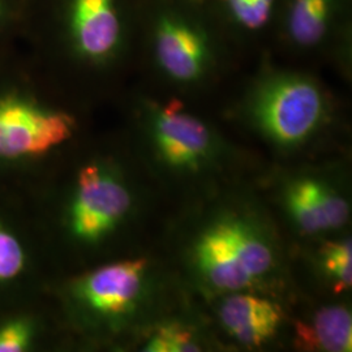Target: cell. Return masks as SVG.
Returning <instances> with one entry per match:
<instances>
[{
	"instance_id": "cell-5",
	"label": "cell",
	"mask_w": 352,
	"mask_h": 352,
	"mask_svg": "<svg viewBox=\"0 0 352 352\" xmlns=\"http://www.w3.org/2000/svg\"><path fill=\"white\" fill-rule=\"evenodd\" d=\"M135 204L133 190L118 170L102 162L84 164L67 214L69 232L84 244L101 243L126 223Z\"/></svg>"
},
{
	"instance_id": "cell-2",
	"label": "cell",
	"mask_w": 352,
	"mask_h": 352,
	"mask_svg": "<svg viewBox=\"0 0 352 352\" xmlns=\"http://www.w3.org/2000/svg\"><path fill=\"white\" fill-rule=\"evenodd\" d=\"M77 308L106 327H149L162 298V282L148 257L102 265L77 278L71 286Z\"/></svg>"
},
{
	"instance_id": "cell-7",
	"label": "cell",
	"mask_w": 352,
	"mask_h": 352,
	"mask_svg": "<svg viewBox=\"0 0 352 352\" xmlns=\"http://www.w3.org/2000/svg\"><path fill=\"white\" fill-rule=\"evenodd\" d=\"M75 120L19 96L0 97V158L45 155L72 138Z\"/></svg>"
},
{
	"instance_id": "cell-6",
	"label": "cell",
	"mask_w": 352,
	"mask_h": 352,
	"mask_svg": "<svg viewBox=\"0 0 352 352\" xmlns=\"http://www.w3.org/2000/svg\"><path fill=\"white\" fill-rule=\"evenodd\" d=\"M278 200L289 226L302 238L333 236L350 222L347 190L321 171H299L285 177Z\"/></svg>"
},
{
	"instance_id": "cell-18",
	"label": "cell",
	"mask_w": 352,
	"mask_h": 352,
	"mask_svg": "<svg viewBox=\"0 0 352 352\" xmlns=\"http://www.w3.org/2000/svg\"><path fill=\"white\" fill-rule=\"evenodd\" d=\"M3 1L0 0V21H1V17H3Z\"/></svg>"
},
{
	"instance_id": "cell-3",
	"label": "cell",
	"mask_w": 352,
	"mask_h": 352,
	"mask_svg": "<svg viewBox=\"0 0 352 352\" xmlns=\"http://www.w3.org/2000/svg\"><path fill=\"white\" fill-rule=\"evenodd\" d=\"M248 113L256 132L273 148H305L327 124V97L314 80L279 74L261 81L252 94Z\"/></svg>"
},
{
	"instance_id": "cell-12",
	"label": "cell",
	"mask_w": 352,
	"mask_h": 352,
	"mask_svg": "<svg viewBox=\"0 0 352 352\" xmlns=\"http://www.w3.org/2000/svg\"><path fill=\"white\" fill-rule=\"evenodd\" d=\"M141 351L197 352L208 347L201 327L183 317L157 318L142 331Z\"/></svg>"
},
{
	"instance_id": "cell-10",
	"label": "cell",
	"mask_w": 352,
	"mask_h": 352,
	"mask_svg": "<svg viewBox=\"0 0 352 352\" xmlns=\"http://www.w3.org/2000/svg\"><path fill=\"white\" fill-rule=\"evenodd\" d=\"M69 28L76 51L87 60L104 62L119 47L122 26L115 0H72Z\"/></svg>"
},
{
	"instance_id": "cell-4",
	"label": "cell",
	"mask_w": 352,
	"mask_h": 352,
	"mask_svg": "<svg viewBox=\"0 0 352 352\" xmlns=\"http://www.w3.org/2000/svg\"><path fill=\"white\" fill-rule=\"evenodd\" d=\"M146 151L162 173L177 179H201L222 170L228 148L182 102L151 104L145 124Z\"/></svg>"
},
{
	"instance_id": "cell-11",
	"label": "cell",
	"mask_w": 352,
	"mask_h": 352,
	"mask_svg": "<svg viewBox=\"0 0 352 352\" xmlns=\"http://www.w3.org/2000/svg\"><path fill=\"white\" fill-rule=\"evenodd\" d=\"M294 343L302 351L350 352L352 315L346 304H331L294 324Z\"/></svg>"
},
{
	"instance_id": "cell-14",
	"label": "cell",
	"mask_w": 352,
	"mask_h": 352,
	"mask_svg": "<svg viewBox=\"0 0 352 352\" xmlns=\"http://www.w3.org/2000/svg\"><path fill=\"white\" fill-rule=\"evenodd\" d=\"M331 0H295L289 13V29L292 39L311 46L327 32Z\"/></svg>"
},
{
	"instance_id": "cell-16",
	"label": "cell",
	"mask_w": 352,
	"mask_h": 352,
	"mask_svg": "<svg viewBox=\"0 0 352 352\" xmlns=\"http://www.w3.org/2000/svg\"><path fill=\"white\" fill-rule=\"evenodd\" d=\"M234 19L248 29L266 24L274 0H226Z\"/></svg>"
},
{
	"instance_id": "cell-13",
	"label": "cell",
	"mask_w": 352,
	"mask_h": 352,
	"mask_svg": "<svg viewBox=\"0 0 352 352\" xmlns=\"http://www.w3.org/2000/svg\"><path fill=\"white\" fill-rule=\"evenodd\" d=\"M351 238L327 236L316 251V272L334 294H344L352 286Z\"/></svg>"
},
{
	"instance_id": "cell-17",
	"label": "cell",
	"mask_w": 352,
	"mask_h": 352,
	"mask_svg": "<svg viewBox=\"0 0 352 352\" xmlns=\"http://www.w3.org/2000/svg\"><path fill=\"white\" fill-rule=\"evenodd\" d=\"M32 340V327L25 320H14L0 327V352L25 351Z\"/></svg>"
},
{
	"instance_id": "cell-9",
	"label": "cell",
	"mask_w": 352,
	"mask_h": 352,
	"mask_svg": "<svg viewBox=\"0 0 352 352\" xmlns=\"http://www.w3.org/2000/svg\"><path fill=\"white\" fill-rule=\"evenodd\" d=\"M155 55L164 74L182 84L200 81L210 64V50L201 33L173 17L162 19L158 25Z\"/></svg>"
},
{
	"instance_id": "cell-1",
	"label": "cell",
	"mask_w": 352,
	"mask_h": 352,
	"mask_svg": "<svg viewBox=\"0 0 352 352\" xmlns=\"http://www.w3.org/2000/svg\"><path fill=\"white\" fill-rule=\"evenodd\" d=\"M190 285L217 299L250 291L274 298L286 277L285 251L269 214L244 197H227L190 227L182 250Z\"/></svg>"
},
{
	"instance_id": "cell-8",
	"label": "cell",
	"mask_w": 352,
	"mask_h": 352,
	"mask_svg": "<svg viewBox=\"0 0 352 352\" xmlns=\"http://www.w3.org/2000/svg\"><path fill=\"white\" fill-rule=\"evenodd\" d=\"M218 325L228 338L248 349H260L276 340L285 324V312L273 296L241 291L214 299Z\"/></svg>"
},
{
	"instance_id": "cell-15",
	"label": "cell",
	"mask_w": 352,
	"mask_h": 352,
	"mask_svg": "<svg viewBox=\"0 0 352 352\" xmlns=\"http://www.w3.org/2000/svg\"><path fill=\"white\" fill-rule=\"evenodd\" d=\"M25 266V252L19 239L0 226V282L17 277Z\"/></svg>"
}]
</instances>
